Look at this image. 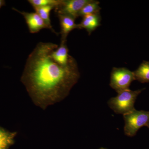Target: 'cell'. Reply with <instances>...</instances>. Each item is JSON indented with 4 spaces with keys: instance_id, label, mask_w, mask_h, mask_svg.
I'll use <instances>...</instances> for the list:
<instances>
[{
    "instance_id": "obj_14",
    "label": "cell",
    "mask_w": 149,
    "mask_h": 149,
    "mask_svg": "<svg viewBox=\"0 0 149 149\" xmlns=\"http://www.w3.org/2000/svg\"><path fill=\"white\" fill-rule=\"evenodd\" d=\"M28 2L34 8L49 6H55L56 8L61 3L62 0H28Z\"/></svg>"
},
{
    "instance_id": "obj_8",
    "label": "cell",
    "mask_w": 149,
    "mask_h": 149,
    "mask_svg": "<svg viewBox=\"0 0 149 149\" xmlns=\"http://www.w3.org/2000/svg\"><path fill=\"white\" fill-rule=\"evenodd\" d=\"M101 17L100 13L89 15L83 17V19L80 23L78 24L79 29H85L88 34L95 31L101 25Z\"/></svg>"
},
{
    "instance_id": "obj_1",
    "label": "cell",
    "mask_w": 149,
    "mask_h": 149,
    "mask_svg": "<svg viewBox=\"0 0 149 149\" xmlns=\"http://www.w3.org/2000/svg\"><path fill=\"white\" fill-rule=\"evenodd\" d=\"M56 44L40 42L28 56L21 78L34 103L42 109L63 100L80 77L77 63L71 57L62 66L52 56Z\"/></svg>"
},
{
    "instance_id": "obj_7",
    "label": "cell",
    "mask_w": 149,
    "mask_h": 149,
    "mask_svg": "<svg viewBox=\"0 0 149 149\" xmlns=\"http://www.w3.org/2000/svg\"><path fill=\"white\" fill-rule=\"evenodd\" d=\"M61 26V42L65 43L70 32L73 29H79L78 24L75 23L74 19L71 17L64 15H57Z\"/></svg>"
},
{
    "instance_id": "obj_3",
    "label": "cell",
    "mask_w": 149,
    "mask_h": 149,
    "mask_svg": "<svg viewBox=\"0 0 149 149\" xmlns=\"http://www.w3.org/2000/svg\"><path fill=\"white\" fill-rule=\"evenodd\" d=\"M124 133L129 137L135 136L138 130L149 123V111L136 109L123 115Z\"/></svg>"
},
{
    "instance_id": "obj_16",
    "label": "cell",
    "mask_w": 149,
    "mask_h": 149,
    "mask_svg": "<svg viewBox=\"0 0 149 149\" xmlns=\"http://www.w3.org/2000/svg\"><path fill=\"white\" fill-rule=\"evenodd\" d=\"M108 149L107 148H100V149Z\"/></svg>"
},
{
    "instance_id": "obj_12",
    "label": "cell",
    "mask_w": 149,
    "mask_h": 149,
    "mask_svg": "<svg viewBox=\"0 0 149 149\" xmlns=\"http://www.w3.org/2000/svg\"><path fill=\"white\" fill-rule=\"evenodd\" d=\"M16 133L6 131L0 127V149H8L13 144Z\"/></svg>"
},
{
    "instance_id": "obj_4",
    "label": "cell",
    "mask_w": 149,
    "mask_h": 149,
    "mask_svg": "<svg viewBox=\"0 0 149 149\" xmlns=\"http://www.w3.org/2000/svg\"><path fill=\"white\" fill-rule=\"evenodd\" d=\"M135 80L133 72L125 68H113L111 73L109 85L118 93L129 89Z\"/></svg>"
},
{
    "instance_id": "obj_17",
    "label": "cell",
    "mask_w": 149,
    "mask_h": 149,
    "mask_svg": "<svg viewBox=\"0 0 149 149\" xmlns=\"http://www.w3.org/2000/svg\"><path fill=\"white\" fill-rule=\"evenodd\" d=\"M147 127H148V128H149V123L148 124V125H147Z\"/></svg>"
},
{
    "instance_id": "obj_13",
    "label": "cell",
    "mask_w": 149,
    "mask_h": 149,
    "mask_svg": "<svg viewBox=\"0 0 149 149\" xmlns=\"http://www.w3.org/2000/svg\"><path fill=\"white\" fill-rule=\"evenodd\" d=\"M101 8L100 6V2L98 1L91 0L90 2L85 5L78 14L79 17H83L89 15L100 13Z\"/></svg>"
},
{
    "instance_id": "obj_9",
    "label": "cell",
    "mask_w": 149,
    "mask_h": 149,
    "mask_svg": "<svg viewBox=\"0 0 149 149\" xmlns=\"http://www.w3.org/2000/svg\"><path fill=\"white\" fill-rule=\"evenodd\" d=\"M68 52L66 42H61L59 47L52 52V56L58 64L62 66H66L69 63L72 57L69 55Z\"/></svg>"
},
{
    "instance_id": "obj_15",
    "label": "cell",
    "mask_w": 149,
    "mask_h": 149,
    "mask_svg": "<svg viewBox=\"0 0 149 149\" xmlns=\"http://www.w3.org/2000/svg\"><path fill=\"white\" fill-rule=\"evenodd\" d=\"M5 6H6L5 1L4 0H0V9Z\"/></svg>"
},
{
    "instance_id": "obj_11",
    "label": "cell",
    "mask_w": 149,
    "mask_h": 149,
    "mask_svg": "<svg viewBox=\"0 0 149 149\" xmlns=\"http://www.w3.org/2000/svg\"><path fill=\"white\" fill-rule=\"evenodd\" d=\"M133 73L135 80L141 83H149V61H143Z\"/></svg>"
},
{
    "instance_id": "obj_10",
    "label": "cell",
    "mask_w": 149,
    "mask_h": 149,
    "mask_svg": "<svg viewBox=\"0 0 149 149\" xmlns=\"http://www.w3.org/2000/svg\"><path fill=\"white\" fill-rule=\"evenodd\" d=\"M55 8V6H49L35 8L34 9L35 12L38 13L41 17V18L42 19L46 25L48 29H49L52 32L55 34L58 35V33L55 31L51 24V19L50 18V13L51 11L53 9H54Z\"/></svg>"
},
{
    "instance_id": "obj_5",
    "label": "cell",
    "mask_w": 149,
    "mask_h": 149,
    "mask_svg": "<svg viewBox=\"0 0 149 149\" xmlns=\"http://www.w3.org/2000/svg\"><path fill=\"white\" fill-rule=\"evenodd\" d=\"M91 0H62L61 3L55 8L57 15L61 14L71 17L76 19L83 7Z\"/></svg>"
},
{
    "instance_id": "obj_2",
    "label": "cell",
    "mask_w": 149,
    "mask_h": 149,
    "mask_svg": "<svg viewBox=\"0 0 149 149\" xmlns=\"http://www.w3.org/2000/svg\"><path fill=\"white\" fill-rule=\"evenodd\" d=\"M144 89L133 91L130 89L118 93L108 102L109 106L115 113L124 115L135 109L134 104L137 97Z\"/></svg>"
},
{
    "instance_id": "obj_6",
    "label": "cell",
    "mask_w": 149,
    "mask_h": 149,
    "mask_svg": "<svg viewBox=\"0 0 149 149\" xmlns=\"http://www.w3.org/2000/svg\"><path fill=\"white\" fill-rule=\"evenodd\" d=\"M13 9L24 17L30 33L35 34L40 32L41 29H48L42 19L37 13L20 11L14 8H13Z\"/></svg>"
}]
</instances>
